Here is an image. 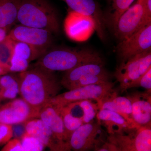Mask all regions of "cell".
Masks as SVG:
<instances>
[{"label": "cell", "instance_id": "6da1fadb", "mask_svg": "<svg viewBox=\"0 0 151 151\" xmlns=\"http://www.w3.org/2000/svg\"><path fill=\"white\" fill-rule=\"evenodd\" d=\"M18 79L22 99L38 115L41 108L58 94L61 86L54 72L37 66L20 73Z\"/></svg>", "mask_w": 151, "mask_h": 151}, {"label": "cell", "instance_id": "7a4b0ae2", "mask_svg": "<svg viewBox=\"0 0 151 151\" xmlns=\"http://www.w3.org/2000/svg\"><path fill=\"white\" fill-rule=\"evenodd\" d=\"M89 63L103 62L98 53L89 50L61 48L47 50L39 58L34 66L51 72H65Z\"/></svg>", "mask_w": 151, "mask_h": 151}, {"label": "cell", "instance_id": "3957f363", "mask_svg": "<svg viewBox=\"0 0 151 151\" xmlns=\"http://www.w3.org/2000/svg\"><path fill=\"white\" fill-rule=\"evenodd\" d=\"M17 21L29 27L57 33L60 24L56 10L47 0H21Z\"/></svg>", "mask_w": 151, "mask_h": 151}, {"label": "cell", "instance_id": "277c9868", "mask_svg": "<svg viewBox=\"0 0 151 151\" xmlns=\"http://www.w3.org/2000/svg\"><path fill=\"white\" fill-rule=\"evenodd\" d=\"M151 68V51L130 58L116 68L114 76L122 92L135 87L141 77Z\"/></svg>", "mask_w": 151, "mask_h": 151}, {"label": "cell", "instance_id": "5b68a950", "mask_svg": "<svg viewBox=\"0 0 151 151\" xmlns=\"http://www.w3.org/2000/svg\"><path fill=\"white\" fill-rule=\"evenodd\" d=\"M114 83L111 81L104 84L89 85L68 90L58 94L48 103L60 108L70 103L84 100L95 101L98 107L102 101L113 91Z\"/></svg>", "mask_w": 151, "mask_h": 151}, {"label": "cell", "instance_id": "8992f818", "mask_svg": "<svg viewBox=\"0 0 151 151\" xmlns=\"http://www.w3.org/2000/svg\"><path fill=\"white\" fill-rule=\"evenodd\" d=\"M102 126L95 120L83 124L71 134L68 142L70 151L94 150L103 142Z\"/></svg>", "mask_w": 151, "mask_h": 151}, {"label": "cell", "instance_id": "52a82bcc", "mask_svg": "<svg viewBox=\"0 0 151 151\" xmlns=\"http://www.w3.org/2000/svg\"><path fill=\"white\" fill-rule=\"evenodd\" d=\"M117 51L122 61L151 51V24L141 28L128 38L120 42Z\"/></svg>", "mask_w": 151, "mask_h": 151}, {"label": "cell", "instance_id": "ba28073f", "mask_svg": "<svg viewBox=\"0 0 151 151\" xmlns=\"http://www.w3.org/2000/svg\"><path fill=\"white\" fill-rule=\"evenodd\" d=\"M8 36L14 41L21 42L37 49L43 54L52 42V33L47 30L17 26L8 34Z\"/></svg>", "mask_w": 151, "mask_h": 151}, {"label": "cell", "instance_id": "9c48e42d", "mask_svg": "<svg viewBox=\"0 0 151 151\" xmlns=\"http://www.w3.org/2000/svg\"><path fill=\"white\" fill-rule=\"evenodd\" d=\"M144 0H137L119 18L114 28L115 35L119 42L144 27Z\"/></svg>", "mask_w": 151, "mask_h": 151}, {"label": "cell", "instance_id": "30bf717a", "mask_svg": "<svg viewBox=\"0 0 151 151\" xmlns=\"http://www.w3.org/2000/svg\"><path fill=\"white\" fill-rule=\"evenodd\" d=\"M38 113L23 99L13 100L0 105V123L12 125L38 118Z\"/></svg>", "mask_w": 151, "mask_h": 151}, {"label": "cell", "instance_id": "8fae6325", "mask_svg": "<svg viewBox=\"0 0 151 151\" xmlns=\"http://www.w3.org/2000/svg\"><path fill=\"white\" fill-rule=\"evenodd\" d=\"M26 133L40 141L51 151H70L67 143L59 140L51 129L40 119L35 118L25 123Z\"/></svg>", "mask_w": 151, "mask_h": 151}, {"label": "cell", "instance_id": "7c38bea8", "mask_svg": "<svg viewBox=\"0 0 151 151\" xmlns=\"http://www.w3.org/2000/svg\"><path fill=\"white\" fill-rule=\"evenodd\" d=\"M71 11L92 20L98 35L105 38V20L94 0H63Z\"/></svg>", "mask_w": 151, "mask_h": 151}, {"label": "cell", "instance_id": "4fadbf2b", "mask_svg": "<svg viewBox=\"0 0 151 151\" xmlns=\"http://www.w3.org/2000/svg\"><path fill=\"white\" fill-rule=\"evenodd\" d=\"M132 104V118L139 127L151 124V92H135L128 94Z\"/></svg>", "mask_w": 151, "mask_h": 151}, {"label": "cell", "instance_id": "5bb4252c", "mask_svg": "<svg viewBox=\"0 0 151 151\" xmlns=\"http://www.w3.org/2000/svg\"><path fill=\"white\" fill-rule=\"evenodd\" d=\"M42 55L37 49L27 44L15 41L10 72L21 73L26 71L28 68L29 63Z\"/></svg>", "mask_w": 151, "mask_h": 151}, {"label": "cell", "instance_id": "9a60e30c", "mask_svg": "<svg viewBox=\"0 0 151 151\" xmlns=\"http://www.w3.org/2000/svg\"><path fill=\"white\" fill-rule=\"evenodd\" d=\"M96 119L105 127L109 135L130 132L136 129L119 113L106 109H99Z\"/></svg>", "mask_w": 151, "mask_h": 151}, {"label": "cell", "instance_id": "2e32d148", "mask_svg": "<svg viewBox=\"0 0 151 151\" xmlns=\"http://www.w3.org/2000/svg\"><path fill=\"white\" fill-rule=\"evenodd\" d=\"M38 118L51 129L59 140L68 144L65 127L59 108L47 103L39 111Z\"/></svg>", "mask_w": 151, "mask_h": 151}, {"label": "cell", "instance_id": "e0dca14e", "mask_svg": "<svg viewBox=\"0 0 151 151\" xmlns=\"http://www.w3.org/2000/svg\"><path fill=\"white\" fill-rule=\"evenodd\" d=\"M108 72L101 63H89L76 66L65 71L60 81L61 86L67 89L69 86L80 78L90 75L106 74Z\"/></svg>", "mask_w": 151, "mask_h": 151}, {"label": "cell", "instance_id": "ac0fdd59", "mask_svg": "<svg viewBox=\"0 0 151 151\" xmlns=\"http://www.w3.org/2000/svg\"><path fill=\"white\" fill-rule=\"evenodd\" d=\"M99 108L119 113L135 129H137L140 127L135 124L132 119V104L129 98L119 95L115 90L102 101L99 105Z\"/></svg>", "mask_w": 151, "mask_h": 151}, {"label": "cell", "instance_id": "d6986e66", "mask_svg": "<svg viewBox=\"0 0 151 151\" xmlns=\"http://www.w3.org/2000/svg\"><path fill=\"white\" fill-rule=\"evenodd\" d=\"M21 0H0V27L7 30L17 21Z\"/></svg>", "mask_w": 151, "mask_h": 151}, {"label": "cell", "instance_id": "ffe728a7", "mask_svg": "<svg viewBox=\"0 0 151 151\" xmlns=\"http://www.w3.org/2000/svg\"><path fill=\"white\" fill-rule=\"evenodd\" d=\"M19 93L18 78L6 74L0 76V102L4 100H14Z\"/></svg>", "mask_w": 151, "mask_h": 151}, {"label": "cell", "instance_id": "44dd1931", "mask_svg": "<svg viewBox=\"0 0 151 151\" xmlns=\"http://www.w3.org/2000/svg\"><path fill=\"white\" fill-rule=\"evenodd\" d=\"M133 144L137 151H151V124L140 126L132 134Z\"/></svg>", "mask_w": 151, "mask_h": 151}, {"label": "cell", "instance_id": "7402d4cb", "mask_svg": "<svg viewBox=\"0 0 151 151\" xmlns=\"http://www.w3.org/2000/svg\"><path fill=\"white\" fill-rule=\"evenodd\" d=\"M59 109L64 124L68 142L71 134L83 125L84 123L81 119L71 113L65 106Z\"/></svg>", "mask_w": 151, "mask_h": 151}, {"label": "cell", "instance_id": "603a6c76", "mask_svg": "<svg viewBox=\"0 0 151 151\" xmlns=\"http://www.w3.org/2000/svg\"><path fill=\"white\" fill-rule=\"evenodd\" d=\"M134 131L127 135L125 133L109 135L107 139L116 146L119 151H137L133 144L132 134Z\"/></svg>", "mask_w": 151, "mask_h": 151}, {"label": "cell", "instance_id": "cb8c5ba5", "mask_svg": "<svg viewBox=\"0 0 151 151\" xmlns=\"http://www.w3.org/2000/svg\"><path fill=\"white\" fill-rule=\"evenodd\" d=\"M14 44L15 41L8 35L4 40L0 42V64L8 72H9Z\"/></svg>", "mask_w": 151, "mask_h": 151}, {"label": "cell", "instance_id": "d4e9b609", "mask_svg": "<svg viewBox=\"0 0 151 151\" xmlns=\"http://www.w3.org/2000/svg\"><path fill=\"white\" fill-rule=\"evenodd\" d=\"M110 81L109 73L100 75L88 76L76 81L71 84L68 89L70 90L83 86L104 84Z\"/></svg>", "mask_w": 151, "mask_h": 151}, {"label": "cell", "instance_id": "484cf974", "mask_svg": "<svg viewBox=\"0 0 151 151\" xmlns=\"http://www.w3.org/2000/svg\"><path fill=\"white\" fill-rule=\"evenodd\" d=\"M135 0H111L112 12L111 22L113 28L116 27L119 18L131 6Z\"/></svg>", "mask_w": 151, "mask_h": 151}, {"label": "cell", "instance_id": "4316f807", "mask_svg": "<svg viewBox=\"0 0 151 151\" xmlns=\"http://www.w3.org/2000/svg\"><path fill=\"white\" fill-rule=\"evenodd\" d=\"M93 100H84L78 101L83 110V122L84 124L94 121L99 110L97 103H94Z\"/></svg>", "mask_w": 151, "mask_h": 151}, {"label": "cell", "instance_id": "83f0119b", "mask_svg": "<svg viewBox=\"0 0 151 151\" xmlns=\"http://www.w3.org/2000/svg\"><path fill=\"white\" fill-rule=\"evenodd\" d=\"M20 141L22 151H43L45 147L40 141L27 133Z\"/></svg>", "mask_w": 151, "mask_h": 151}, {"label": "cell", "instance_id": "f1b7e54d", "mask_svg": "<svg viewBox=\"0 0 151 151\" xmlns=\"http://www.w3.org/2000/svg\"><path fill=\"white\" fill-rule=\"evenodd\" d=\"M13 137L12 126L0 123V145L7 143Z\"/></svg>", "mask_w": 151, "mask_h": 151}, {"label": "cell", "instance_id": "f546056e", "mask_svg": "<svg viewBox=\"0 0 151 151\" xmlns=\"http://www.w3.org/2000/svg\"><path fill=\"white\" fill-rule=\"evenodd\" d=\"M142 87L146 89V91L151 93V68L141 77L137 82L135 87Z\"/></svg>", "mask_w": 151, "mask_h": 151}, {"label": "cell", "instance_id": "4dcf8cb0", "mask_svg": "<svg viewBox=\"0 0 151 151\" xmlns=\"http://www.w3.org/2000/svg\"><path fill=\"white\" fill-rule=\"evenodd\" d=\"M1 151H22L20 140L14 138L9 141Z\"/></svg>", "mask_w": 151, "mask_h": 151}, {"label": "cell", "instance_id": "1f68e13d", "mask_svg": "<svg viewBox=\"0 0 151 151\" xmlns=\"http://www.w3.org/2000/svg\"><path fill=\"white\" fill-rule=\"evenodd\" d=\"M151 24V0H144V26Z\"/></svg>", "mask_w": 151, "mask_h": 151}, {"label": "cell", "instance_id": "d6a6232c", "mask_svg": "<svg viewBox=\"0 0 151 151\" xmlns=\"http://www.w3.org/2000/svg\"><path fill=\"white\" fill-rule=\"evenodd\" d=\"M25 123V122L12 125L14 138L20 140L23 136L26 133Z\"/></svg>", "mask_w": 151, "mask_h": 151}, {"label": "cell", "instance_id": "836d02e7", "mask_svg": "<svg viewBox=\"0 0 151 151\" xmlns=\"http://www.w3.org/2000/svg\"><path fill=\"white\" fill-rule=\"evenodd\" d=\"M94 151H119L113 143L108 139L104 141L98 146Z\"/></svg>", "mask_w": 151, "mask_h": 151}, {"label": "cell", "instance_id": "e575fe53", "mask_svg": "<svg viewBox=\"0 0 151 151\" xmlns=\"http://www.w3.org/2000/svg\"><path fill=\"white\" fill-rule=\"evenodd\" d=\"M7 30L6 29L0 27V42H2L5 39L7 36L8 34L7 33Z\"/></svg>", "mask_w": 151, "mask_h": 151}, {"label": "cell", "instance_id": "d590c367", "mask_svg": "<svg viewBox=\"0 0 151 151\" xmlns=\"http://www.w3.org/2000/svg\"><path fill=\"white\" fill-rule=\"evenodd\" d=\"M8 73V72L4 69V68L3 67L2 65L0 64V76L5 75V74H6Z\"/></svg>", "mask_w": 151, "mask_h": 151}, {"label": "cell", "instance_id": "8d00e7d4", "mask_svg": "<svg viewBox=\"0 0 151 151\" xmlns=\"http://www.w3.org/2000/svg\"><path fill=\"white\" fill-rule=\"evenodd\" d=\"M49 151H50V150H49Z\"/></svg>", "mask_w": 151, "mask_h": 151}]
</instances>
